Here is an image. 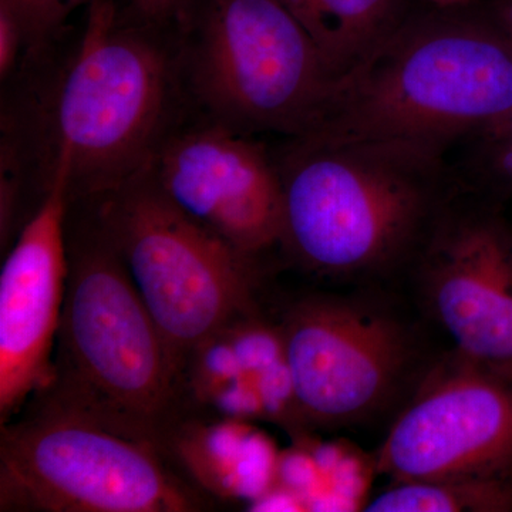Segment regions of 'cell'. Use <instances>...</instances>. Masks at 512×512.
Wrapping results in <instances>:
<instances>
[{
	"instance_id": "e0dca14e",
	"label": "cell",
	"mask_w": 512,
	"mask_h": 512,
	"mask_svg": "<svg viewBox=\"0 0 512 512\" xmlns=\"http://www.w3.org/2000/svg\"><path fill=\"white\" fill-rule=\"evenodd\" d=\"M94 0H0L22 26L26 37L23 63L45 55L70 33V19ZM22 63V64H23Z\"/></svg>"
},
{
	"instance_id": "8992f818",
	"label": "cell",
	"mask_w": 512,
	"mask_h": 512,
	"mask_svg": "<svg viewBox=\"0 0 512 512\" xmlns=\"http://www.w3.org/2000/svg\"><path fill=\"white\" fill-rule=\"evenodd\" d=\"M82 204L119 252L183 373L195 349L251 315L256 258L191 221L147 171Z\"/></svg>"
},
{
	"instance_id": "44dd1931",
	"label": "cell",
	"mask_w": 512,
	"mask_h": 512,
	"mask_svg": "<svg viewBox=\"0 0 512 512\" xmlns=\"http://www.w3.org/2000/svg\"><path fill=\"white\" fill-rule=\"evenodd\" d=\"M421 5L434 9H466L484 0H419Z\"/></svg>"
},
{
	"instance_id": "9c48e42d",
	"label": "cell",
	"mask_w": 512,
	"mask_h": 512,
	"mask_svg": "<svg viewBox=\"0 0 512 512\" xmlns=\"http://www.w3.org/2000/svg\"><path fill=\"white\" fill-rule=\"evenodd\" d=\"M165 198L200 227L258 258L284 238V191L271 147L192 114L147 168Z\"/></svg>"
},
{
	"instance_id": "ba28073f",
	"label": "cell",
	"mask_w": 512,
	"mask_h": 512,
	"mask_svg": "<svg viewBox=\"0 0 512 512\" xmlns=\"http://www.w3.org/2000/svg\"><path fill=\"white\" fill-rule=\"evenodd\" d=\"M497 202L458 184L413 262L458 357L512 383V225Z\"/></svg>"
},
{
	"instance_id": "5bb4252c",
	"label": "cell",
	"mask_w": 512,
	"mask_h": 512,
	"mask_svg": "<svg viewBox=\"0 0 512 512\" xmlns=\"http://www.w3.org/2000/svg\"><path fill=\"white\" fill-rule=\"evenodd\" d=\"M160 451L198 487L225 500H261L276 476L274 451L247 420H175Z\"/></svg>"
},
{
	"instance_id": "ffe728a7",
	"label": "cell",
	"mask_w": 512,
	"mask_h": 512,
	"mask_svg": "<svg viewBox=\"0 0 512 512\" xmlns=\"http://www.w3.org/2000/svg\"><path fill=\"white\" fill-rule=\"evenodd\" d=\"M477 6L512 40V0H484Z\"/></svg>"
},
{
	"instance_id": "7a4b0ae2",
	"label": "cell",
	"mask_w": 512,
	"mask_h": 512,
	"mask_svg": "<svg viewBox=\"0 0 512 512\" xmlns=\"http://www.w3.org/2000/svg\"><path fill=\"white\" fill-rule=\"evenodd\" d=\"M282 247L313 272L357 276L414 261L458 181L446 151L409 141L282 138Z\"/></svg>"
},
{
	"instance_id": "2e32d148",
	"label": "cell",
	"mask_w": 512,
	"mask_h": 512,
	"mask_svg": "<svg viewBox=\"0 0 512 512\" xmlns=\"http://www.w3.org/2000/svg\"><path fill=\"white\" fill-rule=\"evenodd\" d=\"M369 512L512 511L508 476L457 477L394 483L365 508Z\"/></svg>"
},
{
	"instance_id": "30bf717a",
	"label": "cell",
	"mask_w": 512,
	"mask_h": 512,
	"mask_svg": "<svg viewBox=\"0 0 512 512\" xmlns=\"http://www.w3.org/2000/svg\"><path fill=\"white\" fill-rule=\"evenodd\" d=\"M281 335L296 410L313 423H350L375 413L409 359L399 323L349 299H303L286 313Z\"/></svg>"
},
{
	"instance_id": "7c38bea8",
	"label": "cell",
	"mask_w": 512,
	"mask_h": 512,
	"mask_svg": "<svg viewBox=\"0 0 512 512\" xmlns=\"http://www.w3.org/2000/svg\"><path fill=\"white\" fill-rule=\"evenodd\" d=\"M69 178L64 167L19 229L0 274V421L46 389L69 279Z\"/></svg>"
},
{
	"instance_id": "6da1fadb",
	"label": "cell",
	"mask_w": 512,
	"mask_h": 512,
	"mask_svg": "<svg viewBox=\"0 0 512 512\" xmlns=\"http://www.w3.org/2000/svg\"><path fill=\"white\" fill-rule=\"evenodd\" d=\"M86 15L79 35L2 84L0 165L39 202L59 167L70 204L126 184L194 114L177 23L128 19L116 0H94Z\"/></svg>"
},
{
	"instance_id": "277c9868",
	"label": "cell",
	"mask_w": 512,
	"mask_h": 512,
	"mask_svg": "<svg viewBox=\"0 0 512 512\" xmlns=\"http://www.w3.org/2000/svg\"><path fill=\"white\" fill-rule=\"evenodd\" d=\"M512 113V40L478 6L414 9L309 136L458 146ZM308 137V136H305Z\"/></svg>"
},
{
	"instance_id": "8fae6325",
	"label": "cell",
	"mask_w": 512,
	"mask_h": 512,
	"mask_svg": "<svg viewBox=\"0 0 512 512\" xmlns=\"http://www.w3.org/2000/svg\"><path fill=\"white\" fill-rule=\"evenodd\" d=\"M427 382L387 434L380 473L393 483L508 476L512 383L460 357Z\"/></svg>"
},
{
	"instance_id": "52a82bcc",
	"label": "cell",
	"mask_w": 512,
	"mask_h": 512,
	"mask_svg": "<svg viewBox=\"0 0 512 512\" xmlns=\"http://www.w3.org/2000/svg\"><path fill=\"white\" fill-rule=\"evenodd\" d=\"M200 495L151 444L32 406L0 434L2 512H192Z\"/></svg>"
},
{
	"instance_id": "9a60e30c",
	"label": "cell",
	"mask_w": 512,
	"mask_h": 512,
	"mask_svg": "<svg viewBox=\"0 0 512 512\" xmlns=\"http://www.w3.org/2000/svg\"><path fill=\"white\" fill-rule=\"evenodd\" d=\"M342 82L370 59L413 10L412 0H281Z\"/></svg>"
},
{
	"instance_id": "d6986e66",
	"label": "cell",
	"mask_w": 512,
	"mask_h": 512,
	"mask_svg": "<svg viewBox=\"0 0 512 512\" xmlns=\"http://www.w3.org/2000/svg\"><path fill=\"white\" fill-rule=\"evenodd\" d=\"M192 3L194 0H130L121 13L137 22L170 25L177 23Z\"/></svg>"
},
{
	"instance_id": "3957f363",
	"label": "cell",
	"mask_w": 512,
	"mask_h": 512,
	"mask_svg": "<svg viewBox=\"0 0 512 512\" xmlns=\"http://www.w3.org/2000/svg\"><path fill=\"white\" fill-rule=\"evenodd\" d=\"M67 220L69 279L53 375L35 407L67 414L160 450L183 373L123 259L82 204Z\"/></svg>"
},
{
	"instance_id": "4fadbf2b",
	"label": "cell",
	"mask_w": 512,
	"mask_h": 512,
	"mask_svg": "<svg viewBox=\"0 0 512 512\" xmlns=\"http://www.w3.org/2000/svg\"><path fill=\"white\" fill-rule=\"evenodd\" d=\"M184 389L215 416L248 420L295 414L281 329H266L242 316L192 352Z\"/></svg>"
},
{
	"instance_id": "5b68a950",
	"label": "cell",
	"mask_w": 512,
	"mask_h": 512,
	"mask_svg": "<svg viewBox=\"0 0 512 512\" xmlns=\"http://www.w3.org/2000/svg\"><path fill=\"white\" fill-rule=\"evenodd\" d=\"M192 110L248 136H309L338 82L281 0H194L177 20Z\"/></svg>"
},
{
	"instance_id": "ac0fdd59",
	"label": "cell",
	"mask_w": 512,
	"mask_h": 512,
	"mask_svg": "<svg viewBox=\"0 0 512 512\" xmlns=\"http://www.w3.org/2000/svg\"><path fill=\"white\" fill-rule=\"evenodd\" d=\"M26 37L18 19L0 8V82L5 84L18 73L26 56Z\"/></svg>"
}]
</instances>
